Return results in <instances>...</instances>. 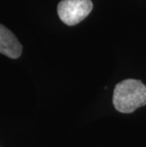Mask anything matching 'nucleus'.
<instances>
[{"label": "nucleus", "mask_w": 146, "mask_h": 147, "mask_svg": "<svg viewBox=\"0 0 146 147\" xmlns=\"http://www.w3.org/2000/svg\"><path fill=\"white\" fill-rule=\"evenodd\" d=\"M23 47L16 36L0 24V53L9 58L17 59L22 54Z\"/></svg>", "instance_id": "obj_3"}, {"label": "nucleus", "mask_w": 146, "mask_h": 147, "mask_svg": "<svg viewBox=\"0 0 146 147\" xmlns=\"http://www.w3.org/2000/svg\"><path fill=\"white\" fill-rule=\"evenodd\" d=\"M93 9L91 0H62L58 4V16L67 26L79 24Z\"/></svg>", "instance_id": "obj_2"}, {"label": "nucleus", "mask_w": 146, "mask_h": 147, "mask_svg": "<svg viewBox=\"0 0 146 147\" xmlns=\"http://www.w3.org/2000/svg\"><path fill=\"white\" fill-rule=\"evenodd\" d=\"M113 105L122 113H132L146 105V86L139 80L127 79L117 84L113 93Z\"/></svg>", "instance_id": "obj_1"}]
</instances>
